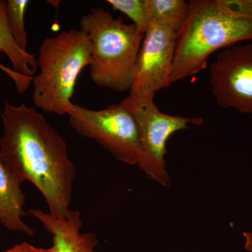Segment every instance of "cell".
Here are the masks:
<instances>
[{
  "mask_svg": "<svg viewBox=\"0 0 252 252\" xmlns=\"http://www.w3.org/2000/svg\"><path fill=\"white\" fill-rule=\"evenodd\" d=\"M1 54L2 52L0 51V57ZM0 70L6 74L13 81L16 86V91L21 95L29 89L30 86L32 84L33 77H29V76L16 72L12 68L5 66L1 63H0Z\"/></svg>",
  "mask_w": 252,
  "mask_h": 252,
  "instance_id": "cell-16",
  "label": "cell"
},
{
  "mask_svg": "<svg viewBox=\"0 0 252 252\" xmlns=\"http://www.w3.org/2000/svg\"><path fill=\"white\" fill-rule=\"evenodd\" d=\"M22 185L0 154V223L6 229L34 236L35 231L23 220L27 214Z\"/></svg>",
  "mask_w": 252,
  "mask_h": 252,
  "instance_id": "cell-10",
  "label": "cell"
},
{
  "mask_svg": "<svg viewBox=\"0 0 252 252\" xmlns=\"http://www.w3.org/2000/svg\"><path fill=\"white\" fill-rule=\"evenodd\" d=\"M0 252H54V250L52 247L48 249L36 248L34 245L25 242V243L18 244L6 251Z\"/></svg>",
  "mask_w": 252,
  "mask_h": 252,
  "instance_id": "cell-17",
  "label": "cell"
},
{
  "mask_svg": "<svg viewBox=\"0 0 252 252\" xmlns=\"http://www.w3.org/2000/svg\"><path fill=\"white\" fill-rule=\"evenodd\" d=\"M151 22L178 33L188 16L189 3L184 0H144Z\"/></svg>",
  "mask_w": 252,
  "mask_h": 252,
  "instance_id": "cell-12",
  "label": "cell"
},
{
  "mask_svg": "<svg viewBox=\"0 0 252 252\" xmlns=\"http://www.w3.org/2000/svg\"><path fill=\"white\" fill-rule=\"evenodd\" d=\"M28 212L52 235L54 252H97L98 239L91 232L81 233L82 220L78 210H70L69 215L63 218H56L35 209Z\"/></svg>",
  "mask_w": 252,
  "mask_h": 252,
  "instance_id": "cell-9",
  "label": "cell"
},
{
  "mask_svg": "<svg viewBox=\"0 0 252 252\" xmlns=\"http://www.w3.org/2000/svg\"><path fill=\"white\" fill-rule=\"evenodd\" d=\"M90 39V78L95 85L117 92L130 91L144 34L133 24L115 18L108 10L92 8L80 19Z\"/></svg>",
  "mask_w": 252,
  "mask_h": 252,
  "instance_id": "cell-4",
  "label": "cell"
},
{
  "mask_svg": "<svg viewBox=\"0 0 252 252\" xmlns=\"http://www.w3.org/2000/svg\"><path fill=\"white\" fill-rule=\"evenodd\" d=\"M122 103L133 115L138 126L141 143L139 167L150 180L164 187H170L165 156L169 138L179 130L189 128L190 124L200 125L203 119L164 114L154 99H142L127 95Z\"/></svg>",
  "mask_w": 252,
  "mask_h": 252,
  "instance_id": "cell-6",
  "label": "cell"
},
{
  "mask_svg": "<svg viewBox=\"0 0 252 252\" xmlns=\"http://www.w3.org/2000/svg\"><path fill=\"white\" fill-rule=\"evenodd\" d=\"M92 46L85 32L71 29L44 39L32 78V102L43 112L66 115L80 73L91 63Z\"/></svg>",
  "mask_w": 252,
  "mask_h": 252,
  "instance_id": "cell-3",
  "label": "cell"
},
{
  "mask_svg": "<svg viewBox=\"0 0 252 252\" xmlns=\"http://www.w3.org/2000/svg\"><path fill=\"white\" fill-rule=\"evenodd\" d=\"M252 40V19L224 11L217 0H192L177 33L170 84L192 77L207 67L210 55L239 41Z\"/></svg>",
  "mask_w": 252,
  "mask_h": 252,
  "instance_id": "cell-2",
  "label": "cell"
},
{
  "mask_svg": "<svg viewBox=\"0 0 252 252\" xmlns=\"http://www.w3.org/2000/svg\"><path fill=\"white\" fill-rule=\"evenodd\" d=\"M113 9L125 14L142 34H145L151 21L144 0H107Z\"/></svg>",
  "mask_w": 252,
  "mask_h": 252,
  "instance_id": "cell-14",
  "label": "cell"
},
{
  "mask_svg": "<svg viewBox=\"0 0 252 252\" xmlns=\"http://www.w3.org/2000/svg\"><path fill=\"white\" fill-rule=\"evenodd\" d=\"M67 115L69 125L79 135L95 141L123 163L138 164L141 154L138 126L132 113L122 102L99 110L73 103Z\"/></svg>",
  "mask_w": 252,
  "mask_h": 252,
  "instance_id": "cell-5",
  "label": "cell"
},
{
  "mask_svg": "<svg viewBox=\"0 0 252 252\" xmlns=\"http://www.w3.org/2000/svg\"><path fill=\"white\" fill-rule=\"evenodd\" d=\"M6 1L0 0V51L9 59L16 72L34 77L37 61L34 54L21 49L11 35L6 16Z\"/></svg>",
  "mask_w": 252,
  "mask_h": 252,
  "instance_id": "cell-11",
  "label": "cell"
},
{
  "mask_svg": "<svg viewBox=\"0 0 252 252\" xmlns=\"http://www.w3.org/2000/svg\"><path fill=\"white\" fill-rule=\"evenodd\" d=\"M245 239V248L248 252H252V232H243Z\"/></svg>",
  "mask_w": 252,
  "mask_h": 252,
  "instance_id": "cell-18",
  "label": "cell"
},
{
  "mask_svg": "<svg viewBox=\"0 0 252 252\" xmlns=\"http://www.w3.org/2000/svg\"><path fill=\"white\" fill-rule=\"evenodd\" d=\"M29 0H7L6 16L11 35L21 49L27 51L28 32L25 26V14Z\"/></svg>",
  "mask_w": 252,
  "mask_h": 252,
  "instance_id": "cell-13",
  "label": "cell"
},
{
  "mask_svg": "<svg viewBox=\"0 0 252 252\" xmlns=\"http://www.w3.org/2000/svg\"><path fill=\"white\" fill-rule=\"evenodd\" d=\"M177 36L170 28L150 23L136 60L129 95L154 99L157 93L170 86Z\"/></svg>",
  "mask_w": 252,
  "mask_h": 252,
  "instance_id": "cell-7",
  "label": "cell"
},
{
  "mask_svg": "<svg viewBox=\"0 0 252 252\" xmlns=\"http://www.w3.org/2000/svg\"><path fill=\"white\" fill-rule=\"evenodd\" d=\"M217 2L230 14L252 19V0H217Z\"/></svg>",
  "mask_w": 252,
  "mask_h": 252,
  "instance_id": "cell-15",
  "label": "cell"
},
{
  "mask_svg": "<svg viewBox=\"0 0 252 252\" xmlns=\"http://www.w3.org/2000/svg\"><path fill=\"white\" fill-rule=\"evenodd\" d=\"M1 119L0 154L5 163L22 183L28 181L39 190L51 216L67 217L76 169L65 141L26 104L6 102Z\"/></svg>",
  "mask_w": 252,
  "mask_h": 252,
  "instance_id": "cell-1",
  "label": "cell"
},
{
  "mask_svg": "<svg viewBox=\"0 0 252 252\" xmlns=\"http://www.w3.org/2000/svg\"><path fill=\"white\" fill-rule=\"evenodd\" d=\"M217 103L252 114V44L228 46L210 66Z\"/></svg>",
  "mask_w": 252,
  "mask_h": 252,
  "instance_id": "cell-8",
  "label": "cell"
}]
</instances>
